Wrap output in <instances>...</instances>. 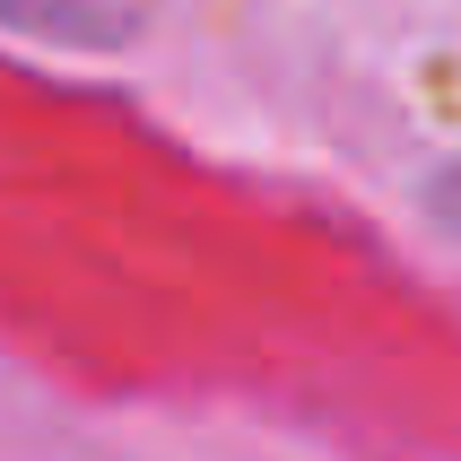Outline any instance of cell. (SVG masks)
<instances>
[{
  "label": "cell",
  "mask_w": 461,
  "mask_h": 461,
  "mask_svg": "<svg viewBox=\"0 0 461 461\" xmlns=\"http://www.w3.org/2000/svg\"><path fill=\"white\" fill-rule=\"evenodd\" d=\"M436 209H444V227H453V235H461V166H453V175H444V183H436Z\"/></svg>",
  "instance_id": "cell-1"
}]
</instances>
